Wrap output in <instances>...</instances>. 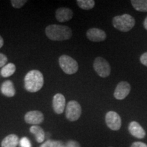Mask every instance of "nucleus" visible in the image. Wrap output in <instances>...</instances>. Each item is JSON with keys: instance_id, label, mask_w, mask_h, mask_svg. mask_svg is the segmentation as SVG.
<instances>
[{"instance_id": "obj_23", "label": "nucleus", "mask_w": 147, "mask_h": 147, "mask_svg": "<svg viewBox=\"0 0 147 147\" xmlns=\"http://www.w3.org/2000/svg\"><path fill=\"white\" fill-rule=\"evenodd\" d=\"M8 62V57L3 53H0V67H3Z\"/></svg>"}, {"instance_id": "obj_2", "label": "nucleus", "mask_w": 147, "mask_h": 147, "mask_svg": "<svg viewBox=\"0 0 147 147\" xmlns=\"http://www.w3.org/2000/svg\"><path fill=\"white\" fill-rule=\"evenodd\" d=\"M25 88L28 92L36 93L39 91L44 85V76L41 71L32 69L25 75L24 78Z\"/></svg>"}, {"instance_id": "obj_5", "label": "nucleus", "mask_w": 147, "mask_h": 147, "mask_svg": "<svg viewBox=\"0 0 147 147\" xmlns=\"http://www.w3.org/2000/svg\"><path fill=\"white\" fill-rule=\"evenodd\" d=\"M82 114L81 106L78 102L71 100L67 104L65 108V117L69 121H76Z\"/></svg>"}, {"instance_id": "obj_25", "label": "nucleus", "mask_w": 147, "mask_h": 147, "mask_svg": "<svg viewBox=\"0 0 147 147\" xmlns=\"http://www.w3.org/2000/svg\"><path fill=\"white\" fill-rule=\"evenodd\" d=\"M140 60V62L142 63V64L147 67V52L143 53V54L141 55Z\"/></svg>"}, {"instance_id": "obj_11", "label": "nucleus", "mask_w": 147, "mask_h": 147, "mask_svg": "<svg viewBox=\"0 0 147 147\" xmlns=\"http://www.w3.org/2000/svg\"><path fill=\"white\" fill-rule=\"evenodd\" d=\"M65 107V98L61 93H57L53 99V108L55 113L61 115L63 113Z\"/></svg>"}, {"instance_id": "obj_14", "label": "nucleus", "mask_w": 147, "mask_h": 147, "mask_svg": "<svg viewBox=\"0 0 147 147\" xmlns=\"http://www.w3.org/2000/svg\"><path fill=\"white\" fill-rule=\"evenodd\" d=\"M1 91L3 95L8 97H12L16 94L14 84L11 80H5L1 86Z\"/></svg>"}, {"instance_id": "obj_27", "label": "nucleus", "mask_w": 147, "mask_h": 147, "mask_svg": "<svg viewBox=\"0 0 147 147\" xmlns=\"http://www.w3.org/2000/svg\"><path fill=\"white\" fill-rule=\"evenodd\" d=\"M56 147H66V146L61 142V141H57Z\"/></svg>"}, {"instance_id": "obj_9", "label": "nucleus", "mask_w": 147, "mask_h": 147, "mask_svg": "<svg viewBox=\"0 0 147 147\" xmlns=\"http://www.w3.org/2000/svg\"><path fill=\"white\" fill-rule=\"evenodd\" d=\"M25 121L27 123L33 125H38L41 124L45 120L43 113L39 110H32L29 111L25 114Z\"/></svg>"}, {"instance_id": "obj_7", "label": "nucleus", "mask_w": 147, "mask_h": 147, "mask_svg": "<svg viewBox=\"0 0 147 147\" xmlns=\"http://www.w3.org/2000/svg\"><path fill=\"white\" fill-rule=\"evenodd\" d=\"M106 125L111 130L118 131L121 127V118L119 115L115 111H109L105 117Z\"/></svg>"}, {"instance_id": "obj_1", "label": "nucleus", "mask_w": 147, "mask_h": 147, "mask_svg": "<svg viewBox=\"0 0 147 147\" xmlns=\"http://www.w3.org/2000/svg\"><path fill=\"white\" fill-rule=\"evenodd\" d=\"M45 34L53 41H64L70 39L72 31L67 26L53 24L46 27Z\"/></svg>"}, {"instance_id": "obj_22", "label": "nucleus", "mask_w": 147, "mask_h": 147, "mask_svg": "<svg viewBox=\"0 0 147 147\" xmlns=\"http://www.w3.org/2000/svg\"><path fill=\"white\" fill-rule=\"evenodd\" d=\"M57 142V141L49 140H47V142H45L44 144H42L40 147H56Z\"/></svg>"}, {"instance_id": "obj_29", "label": "nucleus", "mask_w": 147, "mask_h": 147, "mask_svg": "<svg viewBox=\"0 0 147 147\" xmlns=\"http://www.w3.org/2000/svg\"><path fill=\"white\" fill-rule=\"evenodd\" d=\"M143 25H144V29H146V30H147V16L146 17V18H145V19H144V24H143Z\"/></svg>"}, {"instance_id": "obj_6", "label": "nucleus", "mask_w": 147, "mask_h": 147, "mask_svg": "<svg viewBox=\"0 0 147 147\" xmlns=\"http://www.w3.org/2000/svg\"><path fill=\"white\" fill-rule=\"evenodd\" d=\"M93 68L95 72L102 78L109 76L111 72V67L108 62L105 59L101 57H97L93 62Z\"/></svg>"}, {"instance_id": "obj_15", "label": "nucleus", "mask_w": 147, "mask_h": 147, "mask_svg": "<svg viewBox=\"0 0 147 147\" xmlns=\"http://www.w3.org/2000/svg\"><path fill=\"white\" fill-rule=\"evenodd\" d=\"M19 144V138L16 134H10L1 141V147H16Z\"/></svg>"}, {"instance_id": "obj_13", "label": "nucleus", "mask_w": 147, "mask_h": 147, "mask_svg": "<svg viewBox=\"0 0 147 147\" xmlns=\"http://www.w3.org/2000/svg\"><path fill=\"white\" fill-rule=\"evenodd\" d=\"M128 130L133 136L138 139L144 138L146 131L142 126L136 121H131L128 126Z\"/></svg>"}, {"instance_id": "obj_21", "label": "nucleus", "mask_w": 147, "mask_h": 147, "mask_svg": "<svg viewBox=\"0 0 147 147\" xmlns=\"http://www.w3.org/2000/svg\"><path fill=\"white\" fill-rule=\"evenodd\" d=\"M19 144L21 147H32V144L27 137H23L19 140Z\"/></svg>"}, {"instance_id": "obj_17", "label": "nucleus", "mask_w": 147, "mask_h": 147, "mask_svg": "<svg viewBox=\"0 0 147 147\" xmlns=\"http://www.w3.org/2000/svg\"><path fill=\"white\" fill-rule=\"evenodd\" d=\"M132 6L139 12H147V0H131Z\"/></svg>"}, {"instance_id": "obj_26", "label": "nucleus", "mask_w": 147, "mask_h": 147, "mask_svg": "<svg viewBox=\"0 0 147 147\" xmlns=\"http://www.w3.org/2000/svg\"><path fill=\"white\" fill-rule=\"evenodd\" d=\"M130 147H147V144L142 142H135L132 143Z\"/></svg>"}, {"instance_id": "obj_4", "label": "nucleus", "mask_w": 147, "mask_h": 147, "mask_svg": "<svg viewBox=\"0 0 147 147\" xmlns=\"http://www.w3.org/2000/svg\"><path fill=\"white\" fill-rule=\"evenodd\" d=\"M59 64L63 72L67 74H74L78 70V64L77 61L68 55H63L60 56Z\"/></svg>"}, {"instance_id": "obj_30", "label": "nucleus", "mask_w": 147, "mask_h": 147, "mask_svg": "<svg viewBox=\"0 0 147 147\" xmlns=\"http://www.w3.org/2000/svg\"><path fill=\"white\" fill-rule=\"evenodd\" d=\"M110 147H113V146H110Z\"/></svg>"}, {"instance_id": "obj_18", "label": "nucleus", "mask_w": 147, "mask_h": 147, "mask_svg": "<svg viewBox=\"0 0 147 147\" xmlns=\"http://www.w3.org/2000/svg\"><path fill=\"white\" fill-rule=\"evenodd\" d=\"M15 71L16 65L12 63H9L2 67L1 70V74L4 78H8L12 76Z\"/></svg>"}, {"instance_id": "obj_19", "label": "nucleus", "mask_w": 147, "mask_h": 147, "mask_svg": "<svg viewBox=\"0 0 147 147\" xmlns=\"http://www.w3.org/2000/svg\"><path fill=\"white\" fill-rule=\"evenodd\" d=\"M76 3L79 8L82 10H91L95 6V2L93 0H77Z\"/></svg>"}, {"instance_id": "obj_20", "label": "nucleus", "mask_w": 147, "mask_h": 147, "mask_svg": "<svg viewBox=\"0 0 147 147\" xmlns=\"http://www.w3.org/2000/svg\"><path fill=\"white\" fill-rule=\"evenodd\" d=\"M11 4L14 8L19 9L22 8L27 2V0H11Z\"/></svg>"}, {"instance_id": "obj_16", "label": "nucleus", "mask_w": 147, "mask_h": 147, "mask_svg": "<svg viewBox=\"0 0 147 147\" xmlns=\"http://www.w3.org/2000/svg\"><path fill=\"white\" fill-rule=\"evenodd\" d=\"M29 131L35 136L36 141L38 143H42L45 141V132L41 127L38 125H32L29 128Z\"/></svg>"}, {"instance_id": "obj_10", "label": "nucleus", "mask_w": 147, "mask_h": 147, "mask_svg": "<svg viewBox=\"0 0 147 147\" xmlns=\"http://www.w3.org/2000/svg\"><path fill=\"white\" fill-rule=\"evenodd\" d=\"M87 37L91 42H102L106 39V34L102 29L98 28H91L87 32Z\"/></svg>"}, {"instance_id": "obj_8", "label": "nucleus", "mask_w": 147, "mask_h": 147, "mask_svg": "<svg viewBox=\"0 0 147 147\" xmlns=\"http://www.w3.org/2000/svg\"><path fill=\"white\" fill-rule=\"evenodd\" d=\"M131 91V86L129 82L126 81H121L117 84L114 92V97L117 100H124L129 94Z\"/></svg>"}, {"instance_id": "obj_24", "label": "nucleus", "mask_w": 147, "mask_h": 147, "mask_svg": "<svg viewBox=\"0 0 147 147\" xmlns=\"http://www.w3.org/2000/svg\"><path fill=\"white\" fill-rule=\"evenodd\" d=\"M66 147H80V144L74 140H69L66 143Z\"/></svg>"}, {"instance_id": "obj_28", "label": "nucleus", "mask_w": 147, "mask_h": 147, "mask_svg": "<svg viewBox=\"0 0 147 147\" xmlns=\"http://www.w3.org/2000/svg\"><path fill=\"white\" fill-rule=\"evenodd\" d=\"M3 44H4V41H3V38L0 36V49L3 46Z\"/></svg>"}, {"instance_id": "obj_12", "label": "nucleus", "mask_w": 147, "mask_h": 147, "mask_svg": "<svg viewBox=\"0 0 147 147\" xmlns=\"http://www.w3.org/2000/svg\"><path fill=\"white\" fill-rule=\"evenodd\" d=\"M74 12L71 9L67 8H59L55 12V17L60 23H65L72 18Z\"/></svg>"}, {"instance_id": "obj_3", "label": "nucleus", "mask_w": 147, "mask_h": 147, "mask_svg": "<svg viewBox=\"0 0 147 147\" xmlns=\"http://www.w3.org/2000/svg\"><path fill=\"white\" fill-rule=\"evenodd\" d=\"M135 23V18L128 14L116 16L113 19L114 27L122 32H127L131 30Z\"/></svg>"}]
</instances>
